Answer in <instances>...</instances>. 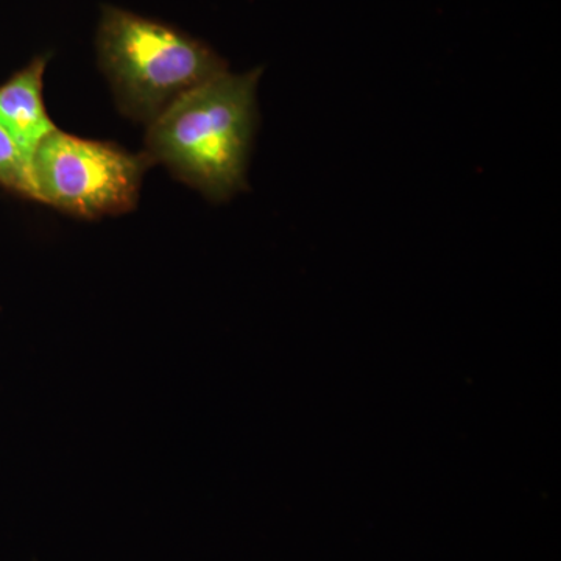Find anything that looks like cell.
Returning a JSON list of instances; mask_svg holds the SVG:
<instances>
[{"label": "cell", "instance_id": "obj_1", "mask_svg": "<svg viewBox=\"0 0 561 561\" xmlns=\"http://www.w3.org/2000/svg\"><path fill=\"white\" fill-rule=\"evenodd\" d=\"M262 69L230 70L181 98L151 122L146 151L210 202L247 190V168L257 128Z\"/></svg>", "mask_w": 561, "mask_h": 561}, {"label": "cell", "instance_id": "obj_2", "mask_svg": "<svg viewBox=\"0 0 561 561\" xmlns=\"http://www.w3.org/2000/svg\"><path fill=\"white\" fill-rule=\"evenodd\" d=\"M95 47L117 106L147 125L228 70L203 41L119 7H103Z\"/></svg>", "mask_w": 561, "mask_h": 561}, {"label": "cell", "instance_id": "obj_3", "mask_svg": "<svg viewBox=\"0 0 561 561\" xmlns=\"http://www.w3.org/2000/svg\"><path fill=\"white\" fill-rule=\"evenodd\" d=\"M150 165L146 153L55 130L33 154L35 201L87 219L128 213Z\"/></svg>", "mask_w": 561, "mask_h": 561}, {"label": "cell", "instance_id": "obj_4", "mask_svg": "<svg viewBox=\"0 0 561 561\" xmlns=\"http://www.w3.org/2000/svg\"><path fill=\"white\" fill-rule=\"evenodd\" d=\"M47 61V55L36 57L0 87V127L13 140L28 168L39 144L57 130L43 101Z\"/></svg>", "mask_w": 561, "mask_h": 561}, {"label": "cell", "instance_id": "obj_5", "mask_svg": "<svg viewBox=\"0 0 561 561\" xmlns=\"http://www.w3.org/2000/svg\"><path fill=\"white\" fill-rule=\"evenodd\" d=\"M0 184L9 190L35 198L31 168L22 160L20 151L0 127Z\"/></svg>", "mask_w": 561, "mask_h": 561}]
</instances>
